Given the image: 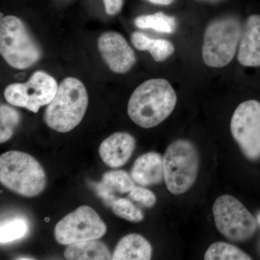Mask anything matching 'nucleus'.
Wrapping results in <instances>:
<instances>
[{
  "mask_svg": "<svg viewBox=\"0 0 260 260\" xmlns=\"http://www.w3.org/2000/svg\"><path fill=\"white\" fill-rule=\"evenodd\" d=\"M177 103V93L170 83L162 78H153L140 84L132 94L128 115L137 125L150 129L166 120Z\"/></svg>",
  "mask_w": 260,
  "mask_h": 260,
  "instance_id": "f257e3e1",
  "label": "nucleus"
},
{
  "mask_svg": "<svg viewBox=\"0 0 260 260\" xmlns=\"http://www.w3.org/2000/svg\"><path fill=\"white\" fill-rule=\"evenodd\" d=\"M88 106V94L83 83L73 77L64 78L48 104L44 121L58 133H68L83 120Z\"/></svg>",
  "mask_w": 260,
  "mask_h": 260,
  "instance_id": "f03ea898",
  "label": "nucleus"
},
{
  "mask_svg": "<svg viewBox=\"0 0 260 260\" xmlns=\"http://www.w3.org/2000/svg\"><path fill=\"white\" fill-rule=\"evenodd\" d=\"M0 181L13 192L34 198L45 189L47 177L42 165L34 157L13 150L0 156Z\"/></svg>",
  "mask_w": 260,
  "mask_h": 260,
  "instance_id": "7ed1b4c3",
  "label": "nucleus"
},
{
  "mask_svg": "<svg viewBox=\"0 0 260 260\" xmlns=\"http://www.w3.org/2000/svg\"><path fill=\"white\" fill-rule=\"evenodd\" d=\"M0 53L12 68L25 70L40 60L42 51L21 19L13 15L1 18Z\"/></svg>",
  "mask_w": 260,
  "mask_h": 260,
  "instance_id": "20e7f679",
  "label": "nucleus"
},
{
  "mask_svg": "<svg viewBox=\"0 0 260 260\" xmlns=\"http://www.w3.org/2000/svg\"><path fill=\"white\" fill-rule=\"evenodd\" d=\"M164 181L173 194H182L194 185L199 174L200 155L189 140L179 139L168 146L164 156Z\"/></svg>",
  "mask_w": 260,
  "mask_h": 260,
  "instance_id": "39448f33",
  "label": "nucleus"
},
{
  "mask_svg": "<svg viewBox=\"0 0 260 260\" xmlns=\"http://www.w3.org/2000/svg\"><path fill=\"white\" fill-rule=\"evenodd\" d=\"M243 24L237 18L223 17L210 22L205 30L202 55L205 64L213 68L226 66L239 48Z\"/></svg>",
  "mask_w": 260,
  "mask_h": 260,
  "instance_id": "423d86ee",
  "label": "nucleus"
},
{
  "mask_svg": "<svg viewBox=\"0 0 260 260\" xmlns=\"http://www.w3.org/2000/svg\"><path fill=\"white\" fill-rule=\"evenodd\" d=\"M213 213L218 232L231 242H246L257 229V221L254 215L232 195L223 194L217 198Z\"/></svg>",
  "mask_w": 260,
  "mask_h": 260,
  "instance_id": "0eeeda50",
  "label": "nucleus"
},
{
  "mask_svg": "<svg viewBox=\"0 0 260 260\" xmlns=\"http://www.w3.org/2000/svg\"><path fill=\"white\" fill-rule=\"evenodd\" d=\"M233 138L246 158L260 160V102L249 99L238 106L231 121Z\"/></svg>",
  "mask_w": 260,
  "mask_h": 260,
  "instance_id": "6e6552de",
  "label": "nucleus"
},
{
  "mask_svg": "<svg viewBox=\"0 0 260 260\" xmlns=\"http://www.w3.org/2000/svg\"><path fill=\"white\" fill-rule=\"evenodd\" d=\"M58 85L52 76L37 71L23 83H13L4 91L5 99L10 105L25 108L37 113L43 106L48 105L55 96Z\"/></svg>",
  "mask_w": 260,
  "mask_h": 260,
  "instance_id": "1a4fd4ad",
  "label": "nucleus"
},
{
  "mask_svg": "<svg viewBox=\"0 0 260 260\" xmlns=\"http://www.w3.org/2000/svg\"><path fill=\"white\" fill-rule=\"evenodd\" d=\"M107 228L96 212L87 205L80 206L56 224L54 237L63 245L96 240L107 232Z\"/></svg>",
  "mask_w": 260,
  "mask_h": 260,
  "instance_id": "9d476101",
  "label": "nucleus"
},
{
  "mask_svg": "<svg viewBox=\"0 0 260 260\" xmlns=\"http://www.w3.org/2000/svg\"><path fill=\"white\" fill-rule=\"evenodd\" d=\"M97 45L103 59L113 73L124 74L136 63L135 51L119 32H104L98 39Z\"/></svg>",
  "mask_w": 260,
  "mask_h": 260,
  "instance_id": "9b49d317",
  "label": "nucleus"
},
{
  "mask_svg": "<svg viewBox=\"0 0 260 260\" xmlns=\"http://www.w3.org/2000/svg\"><path fill=\"white\" fill-rule=\"evenodd\" d=\"M239 64L249 68H260V14L249 15L243 23L237 51Z\"/></svg>",
  "mask_w": 260,
  "mask_h": 260,
  "instance_id": "f8f14e48",
  "label": "nucleus"
},
{
  "mask_svg": "<svg viewBox=\"0 0 260 260\" xmlns=\"http://www.w3.org/2000/svg\"><path fill=\"white\" fill-rule=\"evenodd\" d=\"M136 146L133 135L126 133H116L102 142L99 155L108 167H122L131 158Z\"/></svg>",
  "mask_w": 260,
  "mask_h": 260,
  "instance_id": "ddd939ff",
  "label": "nucleus"
},
{
  "mask_svg": "<svg viewBox=\"0 0 260 260\" xmlns=\"http://www.w3.org/2000/svg\"><path fill=\"white\" fill-rule=\"evenodd\" d=\"M130 176L141 186L160 184L164 180V157L155 152L143 154L135 160Z\"/></svg>",
  "mask_w": 260,
  "mask_h": 260,
  "instance_id": "4468645a",
  "label": "nucleus"
},
{
  "mask_svg": "<svg viewBox=\"0 0 260 260\" xmlns=\"http://www.w3.org/2000/svg\"><path fill=\"white\" fill-rule=\"evenodd\" d=\"M135 181L124 171L105 173L102 181L95 185V192L107 206H112L119 196L129 194L134 189Z\"/></svg>",
  "mask_w": 260,
  "mask_h": 260,
  "instance_id": "2eb2a0df",
  "label": "nucleus"
},
{
  "mask_svg": "<svg viewBox=\"0 0 260 260\" xmlns=\"http://www.w3.org/2000/svg\"><path fill=\"white\" fill-rule=\"evenodd\" d=\"M151 244L140 234H128L118 243L112 259L114 260H149L151 259Z\"/></svg>",
  "mask_w": 260,
  "mask_h": 260,
  "instance_id": "dca6fc26",
  "label": "nucleus"
},
{
  "mask_svg": "<svg viewBox=\"0 0 260 260\" xmlns=\"http://www.w3.org/2000/svg\"><path fill=\"white\" fill-rule=\"evenodd\" d=\"M131 42L138 50L149 51L154 60L158 62L165 61L175 51L174 44L169 41L150 39L139 31L133 32Z\"/></svg>",
  "mask_w": 260,
  "mask_h": 260,
  "instance_id": "f3484780",
  "label": "nucleus"
},
{
  "mask_svg": "<svg viewBox=\"0 0 260 260\" xmlns=\"http://www.w3.org/2000/svg\"><path fill=\"white\" fill-rule=\"evenodd\" d=\"M64 257L70 260L112 259L105 244L95 240L85 241L70 244L64 251Z\"/></svg>",
  "mask_w": 260,
  "mask_h": 260,
  "instance_id": "a211bd4d",
  "label": "nucleus"
},
{
  "mask_svg": "<svg viewBox=\"0 0 260 260\" xmlns=\"http://www.w3.org/2000/svg\"><path fill=\"white\" fill-rule=\"evenodd\" d=\"M135 25L141 29H153L155 31L164 34H173L177 28V20L173 16L164 14L162 12L151 15H143L137 17Z\"/></svg>",
  "mask_w": 260,
  "mask_h": 260,
  "instance_id": "6ab92c4d",
  "label": "nucleus"
},
{
  "mask_svg": "<svg viewBox=\"0 0 260 260\" xmlns=\"http://www.w3.org/2000/svg\"><path fill=\"white\" fill-rule=\"evenodd\" d=\"M205 260H250L251 257L237 246L225 242L211 244L204 255Z\"/></svg>",
  "mask_w": 260,
  "mask_h": 260,
  "instance_id": "aec40b11",
  "label": "nucleus"
},
{
  "mask_svg": "<svg viewBox=\"0 0 260 260\" xmlns=\"http://www.w3.org/2000/svg\"><path fill=\"white\" fill-rule=\"evenodd\" d=\"M20 113L14 108L2 104L0 107V143L9 140L20 122Z\"/></svg>",
  "mask_w": 260,
  "mask_h": 260,
  "instance_id": "412c9836",
  "label": "nucleus"
},
{
  "mask_svg": "<svg viewBox=\"0 0 260 260\" xmlns=\"http://www.w3.org/2000/svg\"><path fill=\"white\" fill-rule=\"evenodd\" d=\"M28 225L25 219L15 218L2 223L0 228L1 244L21 239L28 232Z\"/></svg>",
  "mask_w": 260,
  "mask_h": 260,
  "instance_id": "4be33fe9",
  "label": "nucleus"
},
{
  "mask_svg": "<svg viewBox=\"0 0 260 260\" xmlns=\"http://www.w3.org/2000/svg\"><path fill=\"white\" fill-rule=\"evenodd\" d=\"M113 213L119 218L133 223H140L144 219V214L140 208L134 205L133 200L119 198L112 205Z\"/></svg>",
  "mask_w": 260,
  "mask_h": 260,
  "instance_id": "5701e85b",
  "label": "nucleus"
},
{
  "mask_svg": "<svg viewBox=\"0 0 260 260\" xmlns=\"http://www.w3.org/2000/svg\"><path fill=\"white\" fill-rule=\"evenodd\" d=\"M128 197L130 200L147 208H152L156 203V197L153 191L141 186H135Z\"/></svg>",
  "mask_w": 260,
  "mask_h": 260,
  "instance_id": "b1692460",
  "label": "nucleus"
},
{
  "mask_svg": "<svg viewBox=\"0 0 260 260\" xmlns=\"http://www.w3.org/2000/svg\"><path fill=\"white\" fill-rule=\"evenodd\" d=\"M106 13L109 15H116L120 13L124 5V0H103Z\"/></svg>",
  "mask_w": 260,
  "mask_h": 260,
  "instance_id": "393cba45",
  "label": "nucleus"
},
{
  "mask_svg": "<svg viewBox=\"0 0 260 260\" xmlns=\"http://www.w3.org/2000/svg\"><path fill=\"white\" fill-rule=\"evenodd\" d=\"M146 1L154 5L167 6V5L173 4L175 0H146Z\"/></svg>",
  "mask_w": 260,
  "mask_h": 260,
  "instance_id": "a878e982",
  "label": "nucleus"
},
{
  "mask_svg": "<svg viewBox=\"0 0 260 260\" xmlns=\"http://www.w3.org/2000/svg\"><path fill=\"white\" fill-rule=\"evenodd\" d=\"M17 259H32V258L25 257V256H21V257H19Z\"/></svg>",
  "mask_w": 260,
  "mask_h": 260,
  "instance_id": "bb28decb",
  "label": "nucleus"
},
{
  "mask_svg": "<svg viewBox=\"0 0 260 260\" xmlns=\"http://www.w3.org/2000/svg\"><path fill=\"white\" fill-rule=\"evenodd\" d=\"M201 1H216V0H201Z\"/></svg>",
  "mask_w": 260,
  "mask_h": 260,
  "instance_id": "cd10ccee",
  "label": "nucleus"
},
{
  "mask_svg": "<svg viewBox=\"0 0 260 260\" xmlns=\"http://www.w3.org/2000/svg\"><path fill=\"white\" fill-rule=\"evenodd\" d=\"M258 220H259V223H260V215L259 216V219H258Z\"/></svg>",
  "mask_w": 260,
  "mask_h": 260,
  "instance_id": "c85d7f7f",
  "label": "nucleus"
}]
</instances>
